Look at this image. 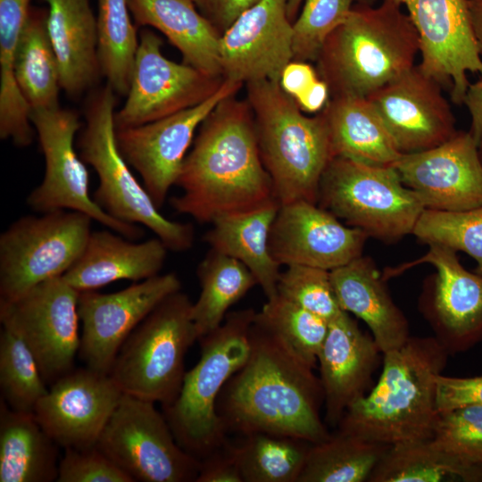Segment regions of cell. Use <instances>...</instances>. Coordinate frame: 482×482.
Instances as JSON below:
<instances>
[{
	"mask_svg": "<svg viewBox=\"0 0 482 482\" xmlns=\"http://www.w3.org/2000/svg\"><path fill=\"white\" fill-rule=\"evenodd\" d=\"M170 199L178 213L212 224L278 203L260 154L252 109L236 95L222 99L200 125Z\"/></svg>",
	"mask_w": 482,
	"mask_h": 482,
	"instance_id": "6da1fadb",
	"label": "cell"
},
{
	"mask_svg": "<svg viewBox=\"0 0 482 482\" xmlns=\"http://www.w3.org/2000/svg\"><path fill=\"white\" fill-rule=\"evenodd\" d=\"M322 404L313 368L253 321L249 355L217 401L227 434L269 433L321 443L331 435L320 418Z\"/></svg>",
	"mask_w": 482,
	"mask_h": 482,
	"instance_id": "7a4b0ae2",
	"label": "cell"
},
{
	"mask_svg": "<svg viewBox=\"0 0 482 482\" xmlns=\"http://www.w3.org/2000/svg\"><path fill=\"white\" fill-rule=\"evenodd\" d=\"M448 354L436 337H418L383 353L378 383L345 411L337 430L386 445L431 439L440 416L436 379Z\"/></svg>",
	"mask_w": 482,
	"mask_h": 482,
	"instance_id": "3957f363",
	"label": "cell"
},
{
	"mask_svg": "<svg viewBox=\"0 0 482 482\" xmlns=\"http://www.w3.org/2000/svg\"><path fill=\"white\" fill-rule=\"evenodd\" d=\"M417 31L403 8L381 0L353 4L316 59L330 97H368L415 66Z\"/></svg>",
	"mask_w": 482,
	"mask_h": 482,
	"instance_id": "277c9868",
	"label": "cell"
},
{
	"mask_svg": "<svg viewBox=\"0 0 482 482\" xmlns=\"http://www.w3.org/2000/svg\"><path fill=\"white\" fill-rule=\"evenodd\" d=\"M262 163L279 204H317L321 176L333 158L320 112L307 116L278 81L245 83Z\"/></svg>",
	"mask_w": 482,
	"mask_h": 482,
	"instance_id": "5b68a950",
	"label": "cell"
},
{
	"mask_svg": "<svg viewBox=\"0 0 482 482\" xmlns=\"http://www.w3.org/2000/svg\"><path fill=\"white\" fill-rule=\"evenodd\" d=\"M255 312L251 308L230 312L220 327L198 340L199 361L186 371L176 399L162 406L178 444L199 461L229 440L217 412V401L249 355Z\"/></svg>",
	"mask_w": 482,
	"mask_h": 482,
	"instance_id": "8992f818",
	"label": "cell"
},
{
	"mask_svg": "<svg viewBox=\"0 0 482 482\" xmlns=\"http://www.w3.org/2000/svg\"><path fill=\"white\" fill-rule=\"evenodd\" d=\"M115 95L106 84L90 96L85 127L78 140L81 159L98 176L99 184L93 199L112 217L149 229L168 250L187 251L194 243L192 224L169 220L160 212L118 148Z\"/></svg>",
	"mask_w": 482,
	"mask_h": 482,
	"instance_id": "52a82bcc",
	"label": "cell"
},
{
	"mask_svg": "<svg viewBox=\"0 0 482 482\" xmlns=\"http://www.w3.org/2000/svg\"><path fill=\"white\" fill-rule=\"evenodd\" d=\"M193 303L181 290L162 301L130 333L109 376L123 394L171 403L185 376V356L198 340Z\"/></svg>",
	"mask_w": 482,
	"mask_h": 482,
	"instance_id": "ba28073f",
	"label": "cell"
},
{
	"mask_svg": "<svg viewBox=\"0 0 482 482\" xmlns=\"http://www.w3.org/2000/svg\"><path fill=\"white\" fill-rule=\"evenodd\" d=\"M317 204L348 226L385 242L412 231L426 209L394 165L335 156L319 185Z\"/></svg>",
	"mask_w": 482,
	"mask_h": 482,
	"instance_id": "9c48e42d",
	"label": "cell"
},
{
	"mask_svg": "<svg viewBox=\"0 0 482 482\" xmlns=\"http://www.w3.org/2000/svg\"><path fill=\"white\" fill-rule=\"evenodd\" d=\"M92 220L80 212L57 210L13 221L0 235V301L62 276L82 253Z\"/></svg>",
	"mask_w": 482,
	"mask_h": 482,
	"instance_id": "30bf717a",
	"label": "cell"
},
{
	"mask_svg": "<svg viewBox=\"0 0 482 482\" xmlns=\"http://www.w3.org/2000/svg\"><path fill=\"white\" fill-rule=\"evenodd\" d=\"M154 402L123 394L97 447L133 481H196L200 461L178 444Z\"/></svg>",
	"mask_w": 482,
	"mask_h": 482,
	"instance_id": "8fae6325",
	"label": "cell"
},
{
	"mask_svg": "<svg viewBox=\"0 0 482 482\" xmlns=\"http://www.w3.org/2000/svg\"><path fill=\"white\" fill-rule=\"evenodd\" d=\"M30 120L45 158L41 183L27 197L35 212L57 210L83 212L93 220L131 240L144 236L140 225L119 220L102 210L89 195V175L75 150V136L81 127L79 116L60 107L33 110Z\"/></svg>",
	"mask_w": 482,
	"mask_h": 482,
	"instance_id": "7c38bea8",
	"label": "cell"
},
{
	"mask_svg": "<svg viewBox=\"0 0 482 482\" xmlns=\"http://www.w3.org/2000/svg\"><path fill=\"white\" fill-rule=\"evenodd\" d=\"M79 295L61 276L0 301L2 326L25 342L48 386L75 368L80 346Z\"/></svg>",
	"mask_w": 482,
	"mask_h": 482,
	"instance_id": "4fadbf2b",
	"label": "cell"
},
{
	"mask_svg": "<svg viewBox=\"0 0 482 482\" xmlns=\"http://www.w3.org/2000/svg\"><path fill=\"white\" fill-rule=\"evenodd\" d=\"M162 40L144 29L127 99L115 112L116 129L149 123L194 107L215 94L224 79L166 58Z\"/></svg>",
	"mask_w": 482,
	"mask_h": 482,
	"instance_id": "5bb4252c",
	"label": "cell"
},
{
	"mask_svg": "<svg viewBox=\"0 0 482 482\" xmlns=\"http://www.w3.org/2000/svg\"><path fill=\"white\" fill-rule=\"evenodd\" d=\"M243 83L224 79L204 102L139 126L116 129L118 148L141 177L143 186L160 209L177 184L183 162L202 122L224 98L237 95Z\"/></svg>",
	"mask_w": 482,
	"mask_h": 482,
	"instance_id": "9a60e30c",
	"label": "cell"
},
{
	"mask_svg": "<svg viewBox=\"0 0 482 482\" xmlns=\"http://www.w3.org/2000/svg\"><path fill=\"white\" fill-rule=\"evenodd\" d=\"M401 5L419 37L418 67L441 86L452 101L463 102L468 73L482 75V55L474 34L469 0H387Z\"/></svg>",
	"mask_w": 482,
	"mask_h": 482,
	"instance_id": "2e32d148",
	"label": "cell"
},
{
	"mask_svg": "<svg viewBox=\"0 0 482 482\" xmlns=\"http://www.w3.org/2000/svg\"><path fill=\"white\" fill-rule=\"evenodd\" d=\"M180 290L179 277L170 272L113 293L79 292L78 308L82 331L79 356L86 367L109 374L130 333L162 301Z\"/></svg>",
	"mask_w": 482,
	"mask_h": 482,
	"instance_id": "e0dca14e",
	"label": "cell"
},
{
	"mask_svg": "<svg viewBox=\"0 0 482 482\" xmlns=\"http://www.w3.org/2000/svg\"><path fill=\"white\" fill-rule=\"evenodd\" d=\"M368 237L318 204L298 200L279 204L269 245L281 267L305 265L331 271L362 256Z\"/></svg>",
	"mask_w": 482,
	"mask_h": 482,
	"instance_id": "ac0fdd59",
	"label": "cell"
},
{
	"mask_svg": "<svg viewBox=\"0 0 482 482\" xmlns=\"http://www.w3.org/2000/svg\"><path fill=\"white\" fill-rule=\"evenodd\" d=\"M426 209L459 212L482 206V157L470 131L445 143L402 154L394 165Z\"/></svg>",
	"mask_w": 482,
	"mask_h": 482,
	"instance_id": "d6986e66",
	"label": "cell"
},
{
	"mask_svg": "<svg viewBox=\"0 0 482 482\" xmlns=\"http://www.w3.org/2000/svg\"><path fill=\"white\" fill-rule=\"evenodd\" d=\"M367 98L403 154L434 148L457 132L442 86L418 65Z\"/></svg>",
	"mask_w": 482,
	"mask_h": 482,
	"instance_id": "ffe728a7",
	"label": "cell"
},
{
	"mask_svg": "<svg viewBox=\"0 0 482 482\" xmlns=\"http://www.w3.org/2000/svg\"><path fill=\"white\" fill-rule=\"evenodd\" d=\"M123 393L108 374L87 367L72 369L54 383L34 414L61 447L96 445Z\"/></svg>",
	"mask_w": 482,
	"mask_h": 482,
	"instance_id": "44dd1931",
	"label": "cell"
},
{
	"mask_svg": "<svg viewBox=\"0 0 482 482\" xmlns=\"http://www.w3.org/2000/svg\"><path fill=\"white\" fill-rule=\"evenodd\" d=\"M288 0H261L220 36V64L224 79L239 83L278 81L293 60Z\"/></svg>",
	"mask_w": 482,
	"mask_h": 482,
	"instance_id": "7402d4cb",
	"label": "cell"
},
{
	"mask_svg": "<svg viewBox=\"0 0 482 482\" xmlns=\"http://www.w3.org/2000/svg\"><path fill=\"white\" fill-rule=\"evenodd\" d=\"M428 246L422 257L391 270L388 276L416 264H431L436 274L428 318L436 338L448 353L466 351L482 340V275L465 269L454 250Z\"/></svg>",
	"mask_w": 482,
	"mask_h": 482,
	"instance_id": "603a6c76",
	"label": "cell"
},
{
	"mask_svg": "<svg viewBox=\"0 0 482 482\" xmlns=\"http://www.w3.org/2000/svg\"><path fill=\"white\" fill-rule=\"evenodd\" d=\"M380 353L372 337L363 334L348 312L329 320L317 362L326 424L337 428L345 411L369 393Z\"/></svg>",
	"mask_w": 482,
	"mask_h": 482,
	"instance_id": "cb8c5ba5",
	"label": "cell"
},
{
	"mask_svg": "<svg viewBox=\"0 0 482 482\" xmlns=\"http://www.w3.org/2000/svg\"><path fill=\"white\" fill-rule=\"evenodd\" d=\"M114 231H92L76 262L62 277L79 292L117 280L142 281L160 274L169 251L158 238L134 242Z\"/></svg>",
	"mask_w": 482,
	"mask_h": 482,
	"instance_id": "d4e9b609",
	"label": "cell"
},
{
	"mask_svg": "<svg viewBox=\"0 0 482 482\" xmlns=\"http://www.w3.org/2000/svg\"><path fill=\"white\" fill-rule=\"evenodd\" d=\"M330 278L341 309L367 324L382 354L409 339L408 321L369 257L362 255L331 270Z\"/></svg>",
	"mask_w": 482,
	"mask_h": 482,
	"instance_id": "484cf974",
	"label": "cell"
},
{
	"mask_svg": "<svg viewBox=\"0 0 482 482\" xmlns=\"http://www.w3.org/2000/svg\"><path fill=\"white\" fill-rule=\"evenodd\" d=\"M46 28L57 58L61 88L78 96L101 74L96 18L89 0H45Z\"/></svg>",
	"mask_w": 482,
	"mask_h": 482,
	"instance_id": "4316f807",
	"label": "cell"
},
{
	"mask_svg": "<svg viewBox=\"0 0 482 482\" xmlns=\"http://www.w3.org/2000/svg\"><path fill=\"white\" fill-rule=\"evenodd\" d=\"M128 4L136 24L162 33L179 51L184 63L222 77L221 35L201 14L193 0H128Z\"/></svg>",
	"mask_w": 482,
	"mask_h": 482,
	"instance_id": "83f0119b",
	"label": "cell"
},
{
	"mask_svg": "<svg viewBox=\"0 0 482 482\" xmlns=\"http://www.w3.org/2000/svg\"><path fill=\"white\" fill-rule=\"evenodd\" d=\"M333 157L343 156L375 165H395L397 149L380 116L367 97H330L320 112Z\"/></svg>",
	"mask_w": 482,
	"mask_h": 482,
	"instance_id": "f1b7e54d",
	"label": "cell"
},
{
	"mask_svg": "<svg viewBox=\"0 0 482 482\" xmlns=\"http://www.w3.org/2000/svg\"><path fill=\"white\" fill-rule=\"evenodd\" d=\"M278 203L250 212L221 217L212 223L204 241L210 249L247 267L267 299L278 294L281 266L270 250V234Z\"/></svg>",
	"mask_w": 482,
	"mask_h": 482,
	"instance_id": "f546056e",
	"label": "cell"
},
{
	"mask_svg": "<svg viewBox=\"0 0 482 482\" xmlns=\"http://www.w3.org/2000/svg\"><path fill=\"white\" fill-rule=\"evenodd\" d=\"M58 447L34 412L0 401V482H52L58 476Z\"/></svg>",
	"mask_w": 482,
	"mask_h": 482,
	"instance_id": "4dcf8cb0",
	"label": "cell"
},
{
	"mask_svg": "<svg viewBox=\"0 0 482 482\" xmlns=\"http://www.w3.org/2000/svg\"><path fill=\"white\" fill-rule=\"evenodd\" d=\"M31 0H0V137L20 147L34 138L31 109L15 78V56Z\"/></svg>",
	"mask_w": 482,
	"mask_h": 482,
	"instance_id": "1f68e13d",
	"label": "cell"
},
{
	"mask_svg": "<svg viewBox=\"0 0 482 482\" xmlns=\"http://www.w3.org/2000/svg\"><path fill=\"white\" fill-rule=\"evenodd\" d=\"M482 482V467L470 464L433 440L391 445L368 482Z\"/></svg>",
	"mask_w": 482,
	"mask_h": 482,
	"instance_id": "d6a6232c",
	"label": "cell"
},
{
	"mask_svg": "<svg viewBox=\"0 0 482 482\" xmlns=\"http://www.w3.org/2000/svg\"><path fill=\"white\" fill-rule=\"evenodd\" d=\"M46 18V11L30 8L15 56L16 81L31 111L59 107L60 71Z\"/></svg>",
	"mask_w": 482,
	"mask_h": 482,
	"instance_id": "836d02e7",
	"label": "cell"
},
{
	"mask_svg": "<svg viewBox=\"0 0 482 482\" xmlns=\"http://www.w3.org/2000/svg\"><path fill=\"white\" fill-rule=\"evenodd\" d=\"M196 275L201 291L192 318L199 340L220 327L229 309L258 284L245 265L212 249L198 264Z\"/></svg>",
	"mask_w": 482,
	"mask_h": 482,
	"instance_id": "e575fe53",
	"label": "cell"
},
{
	"mask_svg": "<svg viewBox=\"0 0 482 482\" xmlns=\"http://www.w3.org/2000/svg\"><path fill=\"white\" fill-rule=\"evenodd\" d=\"M391 445L337 430L311 445L298 482H365Z\"/></svg>",
	"mask_w": 482,
	"mask_h": 482,
	"instance_id": "d590c367",
	"label": "cell"
},
{
	"mask_svg": "<svg viewBox=\"0 0 482 482\" xmlns=\"http://www.w3.org/2000/svg\"><path fill=\"white\" fill-rule=\"evenodd\" d=\"M312 445L269 433L243 435L230 442L243 482H298Z\"/></svg>",
	"mask_w": 482,
	"mask_h": 482,
	"instance_id": "8d00e7d4",
	"label": "cell"
},
{
	"mask_svg": "<svg viewBox=\"0 0 482 482\" xmlns=\"http://www.w3.org/2000/svg\"><path fill=\"white\" fill-rule=\"evenodd\" d=\"M96 28L101 74L116 94L125 96L139 44L128 0H98Z\"/></svg>",
	"mask_w": 482,
	"mask_h": 482,
	"instance_id": "74e56055",
	"label": "cell"
},
{
	"mask_svg": "<svg viewBox=\"0 0 482 482\" xmlns=\"http://www.w3.org/2000/svg\"><path fill=\"white\" fill-rule=\"evenodd\" d=\"M253 321L279 338L306 364L316 367L328 320L277 294L255 312Z\"/></svg>",
	"mask_w": 482,
	"mask_h": 482,
	"instance_id": "f35d334b",
	"label": "cell"
},
{
	"mask_svg": "<svg viewBox=\"0 0 482 482\" xmlns=\"http://www.w3.org/2000/svg\"><path fill=\"white\" fill-rule=\"evenodd\" d=\"M1 400L16 411L34 412L47 393L37 362L25 342L2 326L0 333Z\"/></svg>",
	"mask_w": 482,
	"mask_h": 482,
	"instance_id": "ab89813d",
	"label": "cell"
},
{
	"mask_svg": "<svg viewBox=\"0 0 482 482\" xmlns=\"http://www.w3.org/2000/svg\"><path fill=\"white\" fill-rule=\"evenodd\" d=\"M420 241L472 257L482 275V206L459 212L425 209L413 231Z\"/></svg>",
	"mask_w": 482,
	"mask_h": 482,
	"instance_id": "60d3db41",
	"label": "cell"
},
{
	"mask_svg": "<svg viewBox=\"0 0 482 482\" xmlns=\"http://www.w3.org/2000/svg\"><path fill=\"white\" fill-rule=\"evenodd\" d=\"M354 0H303L294 21L293 60L316 62L328 36L347 18Z\"/></svg>",
	"mask_w": 482,
	"mask_h": 482,
	"instance_id": "b9f144b4",
	"label": "cell"
},
{
	"mask_svg": "<svg viewBox=\"0 0 482 482\" xmlns=\"http://www.w3.org/2000/svg\"><path fill=\"white\" fill-rule=\"evenodd\" d=\"M285 268L278 282V295L328 321L343 311L329 270L305 265Z\"/></svg>",
	"mask_w": 482,
	"mask_h": 482,
	"instance_id": "7bdbcfd3",
	"label": "cell"
},
{
	"mask_svg": "<svg viewBox=\"0 0 482 482\" xmlns=\"http://www.w3.org/2000/svg\"><path fill=\"white\" fill-rule=\"evenodd\" d=\"M432 440L461 460L482 467V406L440 414Z\"/></svg>",
	"mask_w": 482,
	"mask_h": 482,
	"instance_id": "ee69618b",
	"label": "cell"
},
{
	"mask_svg": "<svg viewBox=\"0 0 482 482\" xmlns=\"http://www.w3.org/2000/svg\"><path fill=\"white\" fill-rule=\"evenodd\" d=\"M57 482H134L98 447L64 448Z\"/></svg>",
	"mask_w": 482,
	"mask_h": 482,
	"instance_id": "f6af8a7d",
	"label": "cell"
},
{
	"mask_svg": "<svg viewBox=\"0 0 482 482\" xmlns=\"http://www.w3.org/2000/svg\"><path fill=\"white\" fill-rule=\"evenodd\" d=\"M436 384L439 414L466 406H482V376L456 378L441 373Z\"/></svg>",
	"mask_w": 482,
	"mask_h": 482,
	"instance_id": "bcb514c9",
	"label": "cell"
},
{
	"mask_svg": "<svg viewBox=\"0 0 482 482\" xmlns=\"http://www.w3.org/2000/svg\"><path fill=\"white\" fill-rule=\"evenodd\" d=\"M195 482H243L229 440L200 461Z\"/></svg>",
	"mask_w": 482,
	"mask_h": 482,
	"instance_id": "7dc6e473",
	"label": "cell"
},
{
	"mask_svg": "<svg viewBox=\"0 0 482 482\" xmlns=\"http://www.w3.org/2000/svg\"><path fill=\"white\" fill-rule=\"evenodd\" d=\"M197 10L222 35L245 11L261 0H193Z\"/></svg>",
	"mask_w": 482,
	"mask_h": 482,
	"instance_id": "c3c4849f",
	"label": "cell"
},
{
	"mask_svg": "<svg viewBox=\"0 0 482 482\" xmlns=\"http://www.w3.org/2000/svg\"><path fill=\"white\" fill-rule=\"evenodd\" d=\"M320 79L317 70L310 62L291 61L283 69L278 83L283 91L296 102Z\"/></svg>",
	"mask_w": 482,
	"mask_h": 482,
	"instance_id": "681fc988",
	"label": "cell"
},
{
	"mask_svg": "<svg viewBox=\"0 0 482 482\" xmlns=\"http://www.w3.org/2000/svg\"><path fill=\"white\" fill-rule=\"evenodd\" d=\"M471 118L470 133L482 152V78L475 83H470L463 102Z\"/></svg>",
	"mask_w": 482,
	"mask_h": 482,
	"instance_id": "f907efd6",
	"label": "cell"
},
{
	"mask_svg": "<svg viewBox=\"0 0 482 482\" xmlns=\"http://www.w3.org/2000/svg\"><path fill=\"white\" fill-rule=\"evenodd\" d=\"M469 10L476 40L482 55V0H469Z\"/></svg>",
	"mask_w": 482,
	"mask_h": 482,
	"instance_id": "816d5d0a",
	"label": "cell"
},
{
	"mask_svg": "<svg viewBox=\"0 0 482 482\" xmlns=\"http://www.w3.org/2000/svg\"><path fill=\"white\" fill-rule=\"evenodd\" d=\"M303 0H288L287 2V16L294 22L297 17V13L303 4Z\"/></svg>",
	"mask_w": 482,
	"mask_h": 482,
	"instance_id": "f5cc1de1",
	"label": "cell"
},
{
	"mask_svg": "<svg viewBox=\"0 0 482 482\" xmlns=\"http://www.w3.org/2000/svg\"><path fill=\"white\" fill-rule=\"evenodd\" d=\"M358 4H374L376 0H354Z\"/></svg>",
	"mask_w": 482,
	"mask_h": 482,
	"instance_id": "db71d44e",
	"label": "cell"
},
{
	"mask_svg": "<svg viewBox=\"0 0 482 482\" xmlns=\"http://www.w3.org/2000/svg\"><path fill=\"white\" fill-rule=\"evenodd\" d=\"M482 157V156H481Z\"/></svg>",
	"mask_w": 482,
	"mask_h": 482,
	"instance_id": "11a10c76",
	"label": "cell"
}]
</instances>
